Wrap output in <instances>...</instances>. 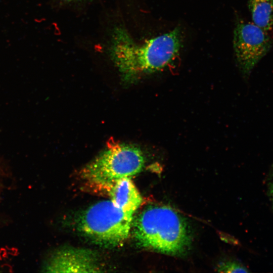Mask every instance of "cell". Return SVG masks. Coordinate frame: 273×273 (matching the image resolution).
<instances>
[{
    "mask_svg": "<svg viewBox=\"0 0 273 273\" xmlns=\"http://www.w3.org/2000/svg\"><path fill=\"white\" fill-rule=\"evenodd\" d=\"M43 271L49 272H96L101 271L98 259L92 251L68 248L57 250L46 263Z\"/></svg>",
    "mask_w": 273,
    "mask_h": 273,
    "instance_id": "8992f818",
    "label": "cell"
},
{
    "mask_svg": "<svg viewBox=\"0 0 273 273\" xmlns=\"http://www.w3.org/2000/svg\"><path fill=\"white\" fill-rule=\"evenodd\" d=\"M133 214L125 212L110 200L96 203L86 209L78 220V229L98 245L116 247L128 238Z\"/></svg>",
    "mask_w": 273,
    "mask_h": 273,
    "instance_id": "277c9868",
    "label": "cell"
},
{
    "mask_svg": "<svg viewBox=\"0 0 273 273\" xmlns=\"http://www.w3.org/2000/svg\"><path fill=\"white\" fill-rule=\"evenodd\" d=\"M182 46V35L177 27L141 45L134 42L128 32L117 27L113 32L110 53L125 80H133L143 73L159 71L169 64Z\"/></svg>",
    "mask_w": 273,
    "mask_h": 273,
    "instance_id": "6da1fadb",
    "label": "cell"
},
{
    "mask_svg": "<svg viewBox=\"0 0 273 273\" xmlns=\"http://www.w3.org/2000/svg\"><path fill=\"white\" fill-rule=\"evenodd\" d=\"M218 271L225 272H248L247 269L242 264L234 261H226L220 263Z\"/></svg>",
    "mask_w": 273,
    "mask_h": 273,
    "instance_id": "9c48e42d",
    "label": "cell"
},
{
    "mask_svg": "<svg viewBox=\"0 0 273 273\" xmlns=\"http://www.w3.org/2000/svg\"><path fill=\"white\" fill-rule=\"evenodd\" d=\"M61 1L64 2L70 3V2H78V1H83V0H61Z\"/></svg>",
    "mask_w": 273,
    "mask_h": 273,
    "instance_id": "8fae6325",
    "label": "cell"
},
{
    "mask_svg": "<svg viewBox=\"0 0 273 273\" xmlns=\"http://www.w3.org/2000/svg\"><path fill=\"white\" fill-rule=\"evenodd\" d=\"M253 23L268 31L273 26V0H249Z\"/></svg>",
    "mask_w": 273,
    "mask_h": 273,
    "instance_id": "ba28073f",
    "label": "cell"
},
{
    "mask_svg": "<svg viewBox=\"0 0 273 273\" xmlns=\"http://www.w3.org/2000/svg\"><path fill=\"white\" fill-rule=\"evenodd\" d=\"M134 237L143 248L169 255H181L190 249L189 226L176 211L165 206H150L134 222Z\"/></svg>",
    "mask_w": 273,
    "mask_h": 273,
    "instance_id": "7a4b0ae2",
    "label": "cell"
},
{
    "mask_svg": "<svg viewBox=\"0 0 273 273\" xmlns=\"http://www.w3.org/2000/svg\"><path fill=\"white\" fill-rule=\"evenodd\" d=\"M144 164L145 157L139 148L114 143L85 165L80 176L90 188L107 194L116 181L136 175Z\"/></svg>",
    "mask_w": 273,
    "mask_h": 273,
    "instance_id": "3957f363",
    "label": "cell"
},
{
    "mask_svg": "<svg viewBox=\"0 0 273 273\" xmlns=\"http://www.w3.org/2000/svg\"><path fill=\"white\" fill-rule=\"evenodd\" d=\"M269 194L273 204V175L271 181L269 185Z\"/></svg>",
    "mask_w": 273,
    "mask_h": 273,
    "instance_id": "30bf717a",
    "label": "cell"
},
{
    "mask_svg": "<svg viewBox=\"0 0 273 273\" xmlns=\"http://www.w3.org/2000/svg\"><path fill=\"white\" fill-rule=\"evenodd\" d=\"M107 194L110 200L123 211L134 214L141 205L142 197L131 179L124 177L116 181Z\"/></svg>",
    "mask_w": 273,
    "mask_h": 273,
    "instance_id": "52a82bcc",
    "label": "cell"
},
{
    "mask_svg": "<svg viewBox=\"0 0 273 273\" xmlns=\"http://www.w3.org/2000/svg\"><path fill=\"white\" fill-rule=\"evenodd\" d=\"M272 40L267 31L254 24L238 20L234 33L233 47L239 68L248 76L256 64L268 53Z\"/></svg>",
    "mask_w": 273,
    "mask_h": 273,
    "instance_id": "5b68a950",
    "label": "cell"
}]
</instances>
